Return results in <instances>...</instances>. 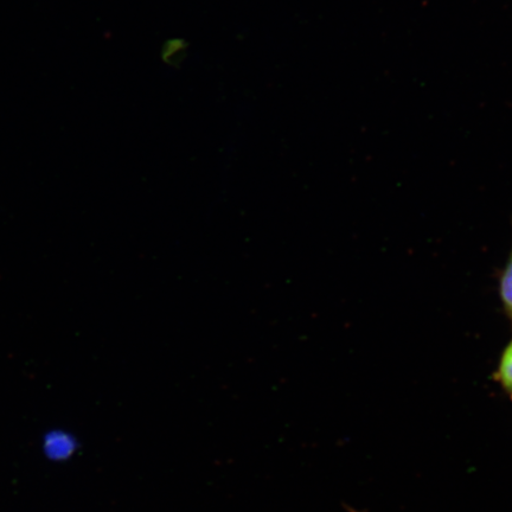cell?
Segmentation results:
<instances>
[{
	"mask_svg": "<svg viewBox=\"0 0 512 512\" xmlns=\"http://www.w3.org/2000/svg\"><path fill=\"white\" fill-rule=\"evenodd\" d=\"M498 379L503 388L512 396V342L503 352L498 368Z\"/></svg>",
	"mask_w": 512,
	"mask_h": 512,
	"instance_id": "obj_2",
	"label": "cell"
},
{
	"mask_svg": "<svg viewBox=\"0 0 512 512\" xmlns=\"http://www.w3.org/2000/svg\"><path fill=\"white\" fill-rule=\"evenodd\" d=\"M501 298L505 312L512 322V253L501 279Z\"/></svg>",
	"mask_w": 512,
	"mask_h": 512,
	"instance_id": "obj_1",
	"label": "cell"
}]
</instances>
